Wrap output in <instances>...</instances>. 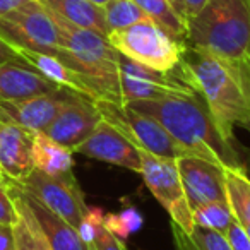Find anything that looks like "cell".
<instances>
[{"instance_id":"cell-28","label":"cell","mask_w":250,"mask_h":250,"mask_svg":"<svg viewBox=\"0 0 250 250\" xmlns=\"http://www.w3.org/2000/svg\"><path fill=\"white\" fill-rule=\"evenodd\" d=\"M19 219L18 209L9 195L7 187L0 184V225H14Z\"/></svg>"},{"instance_id":"cell-4","label":"cell","mask_w":250,"mask_h":250,"mask_svg":"<svg viewBox=\"0 0 250 250\" xmlns=\"http://www.w3.org/2000/svg\"><path fill=\"white\" fill-rule=\"evenodd\" d=\"M48 12L52 14L60 35V52L57 59L76 72L83 74L93 84L100 98L98 101L124 104L118 77L120 53L110 45L106 36L72 24L50 9Z\"/></svg>"},{"instance_id":"cell-27","label":"cell","mask_w":250,"mask_h":250,"mask_svg":"<svg viewBox=\"0 0 250 250\" xmlns=\"http://www.w3.org/2000/svg\"><path fill=\"white\" fill-rule=\"evenodd\" d=\"M103 226H104L103 209L96 208V206H87L76 229L79 233L81 240L84 242V245H87V243H94L98 233L101 231Z\"/></svg>"},{"instance_id":"cell-34","label":"cell","mask_w":250,"mask_h":250,"mask_svg":"<svg viewBox=\"0 0 250 250\" xmlns=\"http://www.w3.org/2000/svg\"><path fill=\"white\" fill-rule=\"evenodd\" d=\"M208 0H184V7H185V19L194 18L195 14L202 11V7L206 5Z\"/></svg>"},{"instance_id":"cell-11","label":"cell","mask_w":250,"mask_h":250,"mask_svg":"<svg viewBox=\"0 0 250 250\" xmlns=\"http://www.w3.org/2000/svg\"><path fill=\"white\" fill-rule=\"evenodd\" d=\"M76 91L60 87L59 91L24 100H0V120L7 124L19 125L31 132H45L65 104L76 100Z\"/></svg>"},{"instance_id":"cell-8","label":"cell","mask_w":250,"mask_h":250,"mask_svg":"<svg viewBox=\"0 0 250 250\" xmlns=\"http://www.w3.org/2000/svg\"><path fill=\"white\" fill-rule=\"evenodd\" d=\"M141 175L154 199L170 214L171 223L180 226L185 233H190L194 229L192 208L182 185L177 161L163 160L141 151Z\"/></svg>"},{"instance_id":"cell-5","label":"cell","mask_w":250,"mask_h":250,"mask_svg":"<svg viewBox=\"0 0 250 250\" xmlns=\"http://www.w3.org/2000/svg\"><path fill=\"white\" fill-rule=\"evenodd\" d=\"M106 38L120 55L160 72H171L178 65L185 46L153 19L111 31Z\"/></svg>"},{"instance_id":"cell-31","label":"cell","mask_w":250,"mask_h":250,"mask_svg":"<svg viewBox=\"0 0 250 250\" xmlns=\"http://www.w3.org/2000/svg\"><path fill=\"white\" fill-rule=\"evenodd\" d=\"M94 245H96L98 250H129L124 240L111 235L104 226L101 228V231L98 233L96 240H94Z\"/></svg>"},{"instance_id":"cell-22","label":"cell","mask_w":250,"mask_h":250,"mask_svg":"<svg viewBox=\"0 0 250 250\" xmlns=\"http://www.w3.org/2000/svg\"><path fill=\"white\" fill-rule=\"evenodd\" d=\"M171 235L177 250H233L223 233L201 226H194L190 233H185L180 226L171 223Z\"/></svg>"},{"instance_id":"cell-38","label":"cell","mask_w":250,"mask_h":250,"mask_svg":"<svg viewBox=\"0 0 250 250\" xmlns=\"http://www.w3.org/2000/svg\"><path fill=\"white\" fill-rule=\"evenodd\" d=\"M5 182H7L5 180V175H4V171H2V168H0V184L5 185Z\"/></svg>"},{"instance_id":"cell-20","label":"cell","mask_w":250,"mask_h":250,"mask_svg":"<svg viewBox=\"0 0 250 250\" xmlns=\"http://www.w3.org/2000/svg\"><path fill=\"white\" fill-rule=\"evenodd\" d=\"M74 151L50 139L46 134L35 132L33 136V165L36 170L52 177L72 173Z\"/></svg>"},{"instance_id":"cell-16","label":"cell","mask_w":250,"mask_h":250,"mask_svg":"<svg viewBox=\"0 0 250 250\" xmlns=\"http://www.w3.org/2000/svg\"><path fill=\"white\" fill-rule=\"evenodd\" d=\"M14 185V184H12ZM18 188L21 199L26 202V206L29 208V211L33 212V216L38 221L40 228H42L43 235H45L46 242H48L52 250H86V245L81 240L79 233L74 226H70L65 219H62L59 214H55L53 211H50L46 206H43L38 199H35L31 194L21 190L18 185H14Z\"/></svg>"},{"instance_id":"cell-10","label":"cell","mask_w":250,"mask_h":250,"mask_svg":"<svg viewBox=\"0 0 250 250\" xmlns=\"http://www.w3.org/2000/svg\"><path fill=\"white\" fill-rule=\"evenodd\" d=\"M118 77L124 104L141 100H160L170 94L194 93L178 77L175 69L171 72H160L141 65L124 55L118 59Z\"/></svg>"},{"instance_id":"cell-26","label":"cell","mask_w":250,"mask_h":250,"mask_svg":"<svg viewBox=\"0 0 250 250\" xmlns=\"http://www.w3.org/2000/svg\"><path fill=\"white\" fill-rule=\"evenodd\" d=\"M144 223L143 214L139 209L134 206H125L120 212H111V214H104V228L115 235L117 238L125 240L129 238L132 233L141 229Z\"/></svg>"},{"instance_id":"cell-33","label":"cell","mask_w":250,"mask_h":250,"mask_svg":"<svg viewBox=\"0 0 250 250\" xmlns=\"http://www.w3.org/2000/svg\"><path fill=\"white\" fill-rule=\"evenodd\" d=\"M0 250H16L12 225H0Z\"/></svg>"},{"instance_id":"cell-36","label":"cell","mask_w":250,"mask_h":250,"mask_svg":"<svg viewBox=\"0 0 250 250\" xmlns=\"http://www.w3.org/2000/svg\"><path fill=\"white\" fill-rule=\"evenodd\" d=\"M170 2V5L173 7V11L177 12L178 16H180L182 19L185 21V24H187V19H185V7H184V0H168Z\"/></svg>"},{"instance_id":"cell-39","label":"cell","mask_w":250,"mask_h":250,"mask_svg":"<svg viewBox=\"0 0 250 250\" xmlns=\"http://www.w3.org/2000/svg\"><path fill=\"white\" fill-rule=\"evenodd\" d=\"M86 250H98V249H96V245H94V243H87Z\"/></svg>"},{"instance_id":"cell-7","label":"cell","mask_w":250,"mask_h":250,"mask_svg":"<svg viewBox=\"0 0 250 250\" xmlns=\"http://www.w3.org/2000/svg\"><path fill=\"white\" fill-rule=\"evenodd\" d=\"M0 38L16 50L53 57L60 52L59 29L48 9L40 0H29L28 4L0 18Z\"/></svg>"},{"instance_id":"cell-3","label":"cell","mask_w":250,"mask_h":250,"mask_svg":"<svg viewBox=\"0 0 250 250\" xmlns=\"http://www.w3.org/2000/svg\"><path fill=\"white\" fill-rule=\"evenodd\" d=\"M185 43L225 60L250 94V0H208L187 19Z\"/></svg>"},{"instance_id":"cell-17","label":"cell","mask_w":250,"mask_h":250,"mask_svg":"<svg viewBox=\"0 0 250 250\" xmlns=\"http://www.w3.org/2000/svg\"><path fill=\"white\" fill-rule=\"evenodd\" d=\"M60 86L29 65L0 63V100H24L59 91Z\"/></svg>"},{"instance_id":"cell-14","label":"cell","mask_w":250,"mask_h":250,"mask_svg":"<svg viewBox=\"0 0 250 250\" xmlns=\"http://www.w3.org/2000/svg\"><path fill=\"white\" fill-rule=\"evenodd\" d=\"M100 122L101 113L96 103L86 96H77L59 111L43 134L74 151V147L91 136Z\"/></svg>"},{"instance_id":"cell-24","label":"cell","mask_w":250,"mask_h":250,"mask_svg":"<svg viewBox=\"0 0 250 250\" xmlns=\"http://www.w3.org/2000/svg\"><path fill=\"white\" fill-rule=\"evenodd\" d=\"M103 12L110 33L149 19L134 0H108L103 5Z\"/></svg>"},{"instance_id":"cell-19","label":"cell","mask_w":250,"mask_h":250,"mask_svg":"<svg viewBox=\"0 0 250 250\" xmlns=\"http://www.w3.org/2000/svg\"><path fill=\"white\" fill-rule=\"evenodd\" d=\"M40 2L72 24L93 29L103 36H108L110 33L104 21L103 7L93 4L91 0H40Z\"/></svg>"},{"instance_id":"cell-15","label":"cell","mask_w":250,"mask_h":250,"mask_svg":"<svg viewBox=\"0 0 250 250\" xmlns=\"http://www.w3.org/2000/svg\"><path fill=\"white\" fill-rule=\"evenodd\" d=\"M33 136L31 130L0 120V168L7 182L19 184L35 170Z\"/></svg>"},{"instance_id":"cell-9","label":"cell","mask_w":250,"mask_h":250,"mask_svg":"<svg viewBox=\"0 0 250 250\" xmlns=\"http://www.w3.org/2000/svg\"><path fill=\"white\" fill-rule=\"evenodd\" d=\"M14 185L38 199L43 206H46L50 211L59 214L62 219H65L74 228H77L87 208L84 194L74 173L63 175V177H52L35 168L24 180Z\"/></svg>"},{"instance_id":"cell-13","label":"cell","mask_w":250,"mask_h":250,"mask_svg":"<svg viewBox=\"0 0 250 250\" xmlns=\"http://www.w3.org/2000/svg\"><path fill=\"white\" fill-rule=\"evenodd\" d=\"M177 168L192 209L208 202H228L225 167L199 156H184L177 160Z\"/></svg>"},{"instance_id":"cell-35","label":"cell","mask_w":250,"mask_h":250,"mask_svg":"<svg viewBox=\"0 0 250 250\" xmlns=\"http://www.w3.org/2000/svg\"><path fill=\"white\" fill-rule=\"evenodd\" d=\"M28 2L29 0H0V18H4L5 14L21 7V5L28 4Z\"/></svg>"},{"instance_id":"cell-23","label":"cell","mask_w":250,"mask_h":250,"mask_svg":"<svg viewBox=\"0 0 250 250\" xmlns=\"http://www.w3.org/2000/svg\"><path fill=\"white\" fill-rule=\"evenodd\" d=\"M143 12L156 24H160L165 31L175 40L185 43L187 40V24L185 21L173 11L168 0H134Z\"/></svg>"},{"instance_id":"cell-25","label":"cell","mask_w":250,"mask_h":250,"mask_svg":"<svg viewBox=\"0 0 250 250\" xmlns=\"http://www.w3.org/2000/svg\"><path fill=\"white\" fill-rule=\"evenodd\" d=\"M192 219H194V226L214 229L223 235L235 221L228 202H208V204L197 206L192 209Z\"/></svg>"},{"instance_id":"cell-30","label":"cell","mask_w":250,"mask_h":250,"mask_svg":"<svg viewBox=\"0 0 250 250\" xmlns=\"http://www.w3.org/2000/svg\"><path fill=\"white\" fill-rule=\"evenodd\" d=\"M225 236L228 238L233 250H250V238L247 236V233L243 231V228L236 221L231 223V226L225 233Z\"/></svg>"},{"instance_id":"cell-1","label":"cell","mask_w":250,"mask_h":250,"mask_svg":"<svg viewBox=\"0 0 250 250\" xmlns=\"http://www.w3.org/2000/svg\"><path fill=\"white\" fill-rule=\"evenodd\" d=\"M125 104L160 122L175 141L194 156L221 167L245 168L233 141L223 136L206 101L197 93L170 94L160 100H141Z\"/></svg>"},{"instance_id":"cell-18","label":"cell","mask_w":250,"mask_h":250,"mask_svg":"<svg viewBox=\"0 0 250 250\" xmlns=\"http://www.w3.org/2000/svg\"><path fill=\"white\" fill-rule=\"evenodd\" d=\"M21 53V57L26 60L29 67H33L35 70H38L42 76H45L48 81L55 83L60 87H67L70 91H76L81 96H86L93 101H98L96 91H94L93 84L83 76V74L76 72L74 69H70L69 65L62 62L60 59L48 53H40V52H29V50H18Z\"/></svg>"},{"instance_id":"cell-12","label":"cell","mask_w":250,"mask_h":250,"mask_svg":"<svg viewBox=\"0 0 250 250\" xmlns=\"http://www.w3.org/2000/svg\"><path fill=\"white\" fill-rule=\"evenodd\" d=\"M74 153L141 173V149L104 118H101L87 139L74 147Z\"/></svg>"},{"instance_id":"cell-21","label":"cell","mask_w":250,"mask_h":250,"mask_svg":"<svg viewBox=\"0 0 250 250\" xmlns=\"http://www.w3.org/2000/svg\"><path fill=\"white\" fill-rule=\"evenodd\" d=\"M223 173L231 214L250 238V177L245 168L225 167Z\"/></svg>"},{"instance_id":"cell-37","label":"cell","mask_w":250,"mask_h":250,"mask_svg":"<svg viewBox=\"0 0 250 250\" xmlns=\"http://www.w3.org/2000/svg\"><path fill=\"white\" fill-rule=\"evenodd\" d=\"M91 2H93V4H96V5H101V7H103V5L106 4L108 0H91Z\"/></svg>"},{"instance_id":"cell-2","label":"cell","mask_w":250,"mask_h":250,"mask_svg":"<svg viewBox=\"0 0 250 250\" xmlns=\"http://www.w3.org/2000/svg\"><path fill=\"white\" fill-rule=\"evenodd\" d=\"M175 70L206 101L226 139L233 141L236 125L250 127V94L238 74L225 60L208 50L185 43Z\"/></svg>"},{"instance_id":"cell-29","label":"cell","mask_w":250,"mask_h":250,"mask_svg":"<svg viewBox=\"0 0 250 250\" xmlns=\"http://www.w3.org/2000/svg\"><path fill=\"white\" fill-rule=\"evenodd\" d=\"M12 229H14V238H16V250H36L35 240H33V235L29 231L28 225L24 223V219L19 216L18 221L12 225Z\"/></svg>"},{"instance_id":"cell-32","label":"cell","mask_w":250,"mask_h":250,"mask_svg":"<svg viewBox=\"0 0 250 250\" xmlns=\"http://www.w3.org/2000/svg\"><path fill=\"white\" fill-rule=\"evenodd\" d=\"M0 63H19V65H28L26 60L21 57V53L11 46L9 43H5L0 38Z\"/></svg>"},{"instance_id":"cell-6","label":"cell","mask_w":250,"mask_h":250,"mask_svg":"<svg viewBox=\"0 0 250 250\" xmlns=\"http://www.w3.org/2000/svg\"><path fill=\"white\" fill-rule=\"evenodd\" d=\"M94 103L100 110L101 118L118 127L141 151H146L163 160L175 161L184 156H194L190 151L180 146L175 137L154 118L139 113L127 104H117L110 101H94Z\"/></svg>"}]
</instances>
